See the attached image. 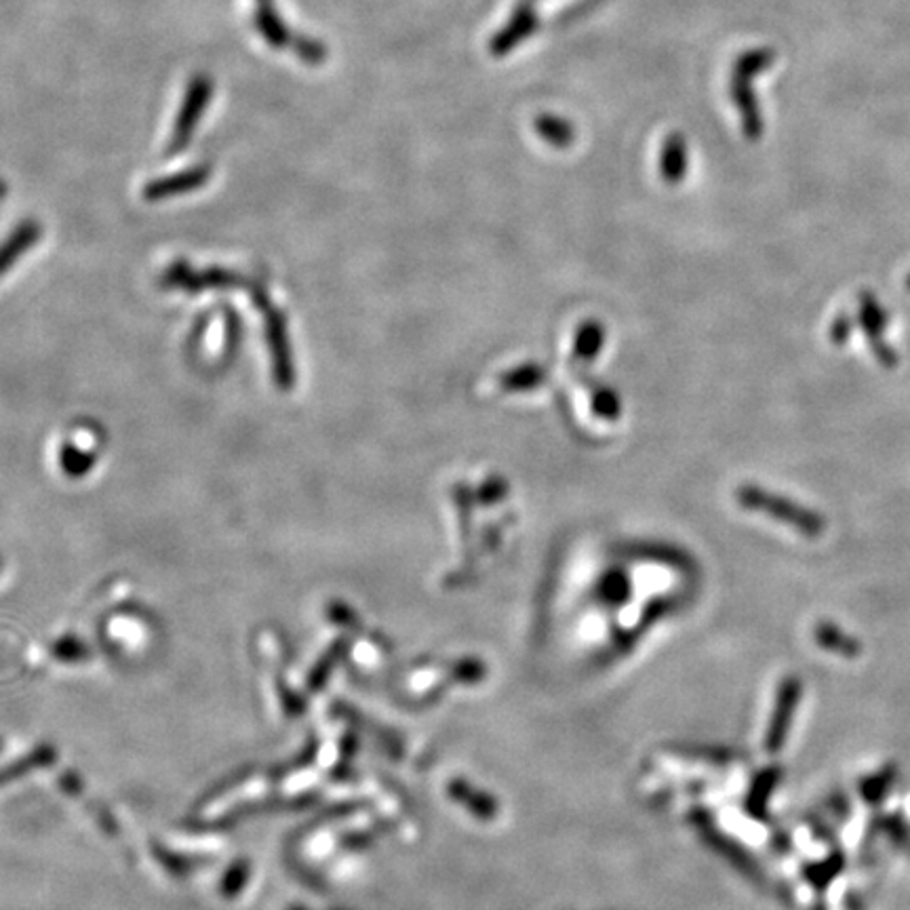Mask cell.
<instances>
[{
	"label": "cell",
	"mask_w": 910,
	"mask_h": 910,
	"mask_svg": "<svg viewBox=\"0 0 910 910\" xmlns=\"http://www.w3.org/2000/svg\"><path fill=\"white\" fill-rule=\"evenodd\" d=\"M801 698V683L797 679H787L780 685L778 691V700H776V710L771 715L769 721V729H767L766 746L769 752H778L785 740H787L788 724L795 715V708Z\"/></svg>",
	"instance_id": "1"
},
{
	"label": "cell",
	"mask_w": 910,
	"mask_h": 910,
	"mask_svg": "<svg viewBox=\"0 0 910 910\" xmlns=\"http://www.w3.org/2000/svg\"><path fill=\"white\" fill-rule=\"evenodd\" d=\"M269 344L272 348V365H274V377L276 384L287 388L293 382V365H291L290 342H287V330L285 321L281 314L270 312L269 314Z\"/></svg>",
	"instance_id": "2"
},
{
	"label": "cell",
	"mask_w": 910,
	"mask_h": 910,
	"mask_svg": "<svg viewBox=\"0 0 910 910\" xmlns=\"http://www.w3.org/2000/svg\"><path fill=\"white\" fill-rule=\"evenodd\" d=\"M447 795L454 799L457 806L464 807L468 813H473L478 820H494L499 811L496 799L492 795H485L483 790L471 787L466 780H452L447 785Z\"/></svg>",
	"instance_id": "3"
},
{
	"label": "cell",
	"mask_w": 910,
	"mask_h": 910,
	"mask_svg": "<svg viewBox=\"0 0 910 910\" xmlns=\"http://www.w3.org/2000/svg\"><path fill=\"white\" fill-rule=\"evenodd\" d=\"M39 234H41L39 224L26 222L0 245V276L20 260L26 249L32 247L39 241Z\"/></svg>",
	"instance_id": "4"
},
{
	"label": "cell",
	"mask_w": 910,
	"mask_h": 910,
	"mask_svg": "<svg viewBox=\"0 0 910 910\" xmlns=\"http://www.w3.org/2000/svg\"><path fill=\"white\" fill-rule=\"evenodd\" d=\"M55 761V748L51 746H39L37 750L28 752L26 757H21L20 761L11 764V766L0 767V787H7L16 780L26 778L30 771H37L42 767L51 766Z\"/></svg>",
	"instance_id": "5"
},
{
	"label": "cell",
	"mask_w": 910,
	"mask_h": 910,
	"mask_svg": "<svg viewBox=\"0 0 910 910\" xmlns=\"http://www.w3.org/2000/svg\"><path fill=\"white\" fill-rule=\"evenodd\" d=\"M346 654H348V641L346 639L333 643L332 647L327 649V654L312 668L311 679H309V689L312 694L325 687V683L330 681V677H332L333 668L342 663V658Z\"/></svg>",
	"instance_id": "6"
},
{
	"label": "cell",
	"mask_w": 910,
	"mask_h": 910,
	"mask_svg": "<svg viewBox=\"0 0 910 910\" xmlns=\"http://www.w3.org/2000/svg\"><path fill=\"white\" fill-rule=\"evenodd\" d=\"M816 639L818 643L828 649V651H837V654H849V656H853L856 651H858V645L848 639L839 628H835V626H830V624H822L818 630H816Z\"/></svg>",
	"instance_id": "7"
},
{
	"label": "cell",
	"mask_w": 910,
	"mask_h": 910,
	"mask_svg": "<svg viewBox=\"0 0 910 910\" xmlns=\"http://www.w3.org/2000/svg\"><path fill=\"white\" fill-rule=\"evenodd\" d=\"M249 870L251 869H249V862H245V860L234 862V865L228 869L226 877H224V881H222V886H220V891H222L226 898L239 896L249 881Z\"/></svg>",
	"instance_id": "8"
},
{
	"label": "cell",
	"mask_w": 910,
	"mask_h": 910,
	"mask_svg": "<svg viewBox=\"0 0 910 910\" xmlns=\"http://www.w3.org/2000/svg\"><path fill=\"white\" fill-rule=\"evenodd\" d=\"M201 180H203V173L182 175V178L171 180V182L166 180L163 184H156V186L150 188V190H148V199H163V196H169V194L184 192L188 188L196 186Z\"/></svg>",
	"instance_id": "9"
},
{
	"label": "cell",
	"mask_w": 910,
	"mask_h": 910,
	"mask_svg": "<svg viewBox=\"0 0 910 910\" xmlns=\"http://www.w3.org/2000/svg\"><path fill=\"white\" fill-rule=\"evenodd\" d=\"M51 651L55 654V658H58V660H63V663L87 660V656H89V647H87L84 643L79 641V639H72V637H70V639H62V641L55 643Z\"/></svg>",
	"instance_id": "10"
},
{
	"label": "cell",
	"mask_w": 910,
	"mask_h": 910,
	"mask_svg": "<svg viewBox=\"0 0 910 910\" xmlns=\"http://www.w3.org/2000/svg\"><path fill=\"white\" fill-rule=\"evenodd\" d=\"M455 681L476 683L485 677V666L476 660H462L455 664Z\"/></svg>",
	"instance_id": "11"
},
{
	"label": "cell",
	"mask_w": 910,
	"mask_h": 910,
	"mask_svg": "<svg viewBox=\"0 0 910 910\" xmlns=\"http://www.w3.org/2000/svg\"><path fill=\"white\" fill-rule=\"evenodd\" d=\"M0 748H2V745H0Z\"/></svg>",
	"instance_id": "12"
}]
</instances>
